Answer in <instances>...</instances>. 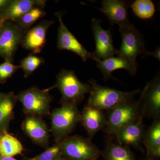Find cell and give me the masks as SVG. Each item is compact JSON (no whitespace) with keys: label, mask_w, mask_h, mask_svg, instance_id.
<instances>
[{"label":"cell","mask_w":160,"mask_h":160,"mask_svg":"<svg viewBox=\"0 0 160 160\" xmlns=\"http://www.w3.org/2000/svg\"><path fill=\"white\" fill-rule=\"evenodd\" d=\"M89 83L90 91L87 106L102 111H107L132 102L135 100V96L141 92L139 89L124 92L102 86L93 79L89 80Z\"/></svg>","instance_id":"obj_1"},{"label":"cell","mask_w":160,"mask_h":160,"mask_svg":"<svg viewBox=\"0 0 160 160\" xmlns=\"http://www.w3.org/2000/svg\"><path fill=\"white\" fill-rule=\"evenodd\" d=\"M54 88H57L61 92V104L67 103L77 106L90 91V85L82 82L73 70L64 69L57 76L54 86L46 89L49 91Z\"/></svg>","instance_id":"obj_2"},{"label":"cell","mask_w":160,"mask_h":160,"mask_svg":"<svg viewBox=\"0 0 160 160\" xmlns=\"http://www.w3.org/2000/svg\"><path fill=\"white\" fill-rule=\"evenodd\" d=\"M51 132L57 143L69 136L78 123L81 122V112L77 106L64 103L53 109L51 114Z\"/></svg>","instance_id":"obj_3"},{"label":"cell","mask_w":160,"mask_h":160,"mask_svg":"<svg viewBox=\"0 0 160 160\" xmlns=\"http://www.w3.org/2000/svg\"><path fill=\"white\" fill-rule=\"evenodd\" d=\"M62 156L69 160H97L102 151L89 138L68 136L59 142Z\"/></svg>","instance_id":"obj_4"},{"label":"cell","mask_w":160,"mask_h":160,"mask_svg":"<svg viewBox=\"0 0 160 160\" xmlns=\"http://www.w3.org/2000/svg\"><path fill=\"white\" fill-rule=\"evenodd\" d=\"M142 117L138 101L123 104L110 110L106 114V125L103 130L109 136L124 126L135 122Z\"/></svg>","instance_id":"obj_5"},{"label":"cell","mask_w":160,"mask_h":160,"mask_svg":"<svg viewBox=\"0 0 160 160\" xmlns=\"http://www.w3.org/2000/svg\"><path fill=\"white\" fill-rule=\"evenodd\" d=\"M49 91L33 86L20 92L16 96L17 101L22 103L25 113L40 117L50 112L52 97Z\"/></svg>","instance_id":"obj_6"},{"label":"cell","mask_w":160,"mask_h":160,"mask_svg":"<svg viewBox=\"0 0 160 160\" xmlns=\"http://www.w3.org/2000/svg\"><path fill=\"white\" fill-rule=\"evenodd\" d=\"M122 42L120 49H118V56L137 66L136 59L141 55L146 56L148 51L141 32L131 23L119 27Z\"/></svg>","instance_id":"obj_7"},{"label":"cell","mask_w":160,"mask_h":160,"mask_svg":"<svg viewBox=\"0 0 160 160\" xmlns=\"http://www.w3.org/2000/svg\"><path fill=\"white\" fill-rule=\"evenodd\" d=\"M141 117L153 120L160 119V76L159 72L149 81L141 91L138 100Z\"/></svg>","instance_id":"obj_8"},{"label":"cell","mask_w":160,"mask_h":160,"mask_svg":"<svg viewBox=\"0 0 160 160\" xmlns=\"http://www.w3.org/2000/svg\"><path fill=\"white\" fill-rule=\"evenodd\" d=\"M24 34L14 22L6 21L0 31V57L6 62L13 63Z\"/></svg>","instance_id":"obj_9"},{"label":"cell","mask_w":160,"mask_h":160,"mask_svg":"<svg viewBox=\"0 0 160 160\" xmlns=\"http://www.w3.org/2000/svg\"><path fill=\"white\" fill-rule=\"evenodd\" d=\"M101 23V20L95 18L92 19L91 27L96 43L95 50L92 54L95 61L106 59L118 53V49L113 46L111 30L103 29Z\"/></svg>","instance_id":"obj_10"},{"label":"cell","mask_w":160,"mask_h":160,"mask_svg":"<svg viewBox=\"0 0 160 160\" xmlns=\"http://www.w3.org/2000/svg\"><path fill=\"white\" fill-rule=\"evenodd\" d=\"M59 21V26L58 31L57 47L60 50H66L74 52L82 58L83 62H86L92 58V54L89 52L70 32L63 22L62 12L55 13Z\"/></svg>","instance_id":"obj_11"},{"label":"cell","mask_w":160,"mask_h":160,"mask_svg":"<svg viewBox=\"0 0 160 160\" xmlns=\"http://www.w3.org/2000/svg\"><path fill=\"white\" fill-rule=\"evenodd\" d=\"M53 21L44 20L26 32L22 40L21 46L33 54L40 53L45 47L46 35Z\"/></svg>","instance_id":"obj_12"},{"label":"cell","mask_w":160,"mask_h":160,"mask_svg":"<svg viewBox=\"0 0 160 160\" xmlns=\"http://www.w3.org/2000/svg\"><path fill=\"white\" fill-rule=\"evenodd\" d=\"M143 118L141 117L135 122L131 123L119 129L112 135L118 143L134 147L142 152L145 151L142 143L145 130Z\"/></svg>","instance_id":"obj_13"},{"label":"cell","mask_w":160,"mask_h":160,"mask_svg":"<svg viewBox=\"0 0 160 160\" xmlns=\"http://www.w3.org/2000/svg\"><path fill=\"white\" fill-rule=\"evenodd\" d=\"M22 129L33 142L42 147L48 146L49 131L46 123L35 116L28 115L22 124Z\"/></svg>","instance_id":"obj_14"},{"label":"cell","mask_w":160,"mask_h":160,"mask_svg":"<svg viewBox=\"0 0 160 160\" xmlns=\"http://www.w3.org/2000/svg\"><path fill=\"white\" fill-rule=\"evenodd\" d=\"M102 8L98 9L108 18L112 25L118 24L119 27L130 24L128 9L129 4L121 0H104Z\"/></svg>","instance_id":"obj_15"},{"label":"cell","mask_w":160,"mask_h":160,"mask_svg":"<svg viewBox=\"0 0 160 160\" xmlns=\"http://www.w3.org/2000/svg\"><path fill=\"white\" fill-rule=\"evenodd\" d=\"M106 115L104 111L87 106L81 112V122L88 134L92 139L96 134L103 130L106 125Z\"/></svg>","instance_id":"obj_16"},{"label":"cell","mask_w":160,"mask_h":160,"mask_svg":"<svg viewBox=\"0 0 160 160\" xmlns=\"http://www.w3.org/2000/svg\"><path fill=\"white\" fill-rule=\"evenodd\" d=\"M46 2V0H12L9 6L0 16L6 21L15 22L35 7L45 8Z\"/></svg>","instance_id":"obj_17"},{"label":"cell","mask_w":160,"mask_h":160,"mask_svg":"<svg viewBox=\"0 0 160 160\" xmlns=\"http://www.w3.org/2000/svg\"><path fill=\"white\" fill-rule=\"evenodd\" d=\"M96 62L98 63V68L102 73L105 81L110 79L117 81L112 73L118 69H125L132 76L135 75L137 70V66L119 56L112 57L103 60H97Z\"/></svg>","instance_id":"obj_18"},{"label":"cell","mask_w":160,"mask_h":160,"mask_svg":"<svg viewBox=\"0 0 160 160\" xmlns=\"http://www.w3.org/2000/svg\"><path fill=\"white\" fill-rule=\"evenodd\" d=\"M142 143L148 158L160 157V119L153 120L152 124L143 136Z\"/></svg>","instance_id":"obj_19"},{"label":"cell","mask_w":160,"mask_h":160,"mask_svg":"<svg viewBox=\"0 0 160 160\" xmlns=\"http://www.w3.org/2000/svg\"><path fill=\"white\" fill-rule=\"evenodd\" d=\"M104 160H136L129 146L113 142L108 139L101 152Z\"/></svg>","instance_id":"obj_20"},{"label":"cell","mask_w":160,"mask_h":160,"mask_svg":"<svg viewBox=\"0 0 160 160\" xmlns=\"http://www.w3.org/2000/svg\"><path fill=\"white\" fill-rule=\"evenodd\" d=\"M17 101L15 95L10 92L0 104V134L8 132Z\"/></svg>","instance_id":"obj_21"},{"label":"cell","mask_w":160,"mask_h":160,"mask_svg":"<svg viewBox=\"0 0 160 160\" xmlns=\"http://www.w3.org/2000/svg\"><path fill=\"white\" fill-rule=\"evenodd\" d=\"M23 147L19 141L8 132L3 135L0 139V156L13 157L22 154Z\"/></svg>","instance_id":"obj_22"},{"label":"cell","mask_w":160,"mask_h":160,"mask_svg":"<svg viewBox=\"0 0 160 160\" xmlns=\"http://www.w3.org/2000/svg\"><path fill=\"white\" fill-rule=\"evenodd\" d=\"M46 14V12L43 7H35L23 15L14 23L21 31L25 33L31 29L36 22L45 17Z\"/></svg>","instance_id":"obj_23"},{"label":"cell","mask_w":160,"mask_h":160,"mask_svg":"<svg viewBox=\"0 0 160 160\" xmlns=\"http://www.w3.org/2000/svg\"><path fill=\"white\" fill-rule=\"evenodd\" d=\"M130 6L134 14L142 19L151 18L155 13V7L151 0H136Z\"/></svg>","instance_id":"obj_24"},{"label":"cell","mask_w":160,"mask_h":160,"mask_svg":"<svg viewBox=\"0 0 160 160\" xmlns=\"http://www.w3.org/2000/svg\"><path fill=\"white\" fill-rule=\"evenodd\" d=\"M43 58L30 53L20 62V68L24 72V77L27 78L45 63Z\"/></svg>","instance_id":"obj_25"},{"label":"cell","mask_w":160,"mask_h":160,"mask_svg":"<svg viewBox=\"0 0 160 160\" xmlns=\"http://www.w3.org/2000/svg\"><path fill=\"white\" fill-rule=\"evenodd\" d=\"M62 157L61 147L59 143L48 148L42 153L26 160H55Z\"/></svg>","instance_id":"obj_26"},{"label":"cell","mask_w":160,"mask_h":160,"mask_svg":"<svg viewBox=\"0 0 160 160\" xmlns=\"http://www.w3.org/2000/svg\"><path fill=\"white\" fill-rule=\"evenodd\" d=\"M19 69V66H16L10 62L5 61L0 64V83L6 82Z\"/></svg>","instance_id":"obj_27"},{"label":"cell","mask_w":160,"mask_h":160,"mask_svg":"<svg viewBox=\"0 0 160 160\" xmlns=\"http://www.w3.org/2000/svg\"><path fill=\"white\" fill-rule=\"evenodd\" d=\"M12 0H0V15L6 10Z\"/></svg>","instance_id":"obj_28"},{"label":"cell","mask_w":160,"mask_h":160,"mask_svg":"<svg viewBox=\"0 0 160 160\" xmlns=\"http://www.w3.org/2000/svg\"><path fill=\"white\" fill-rule=\"evenodd\" d=\"M146 56H152L156 58L157 59L160 61V47H158L157 49L154 51L150 52H147Z\"/></svg>","instance_id":"obj_29"},{"label":"cell","mask_w":160,"mask_h":160,"mask_svg":"<svg viewBox=\"0 0 160 160\" xmlns=\"http://www.w3.org/2000/svg\"><path fill=\"white\" fill-rule=\"evenodd\" d=\"M9 95V93H4L0 92V104Z\"/></svg>","instance_id":"obj_30"},{"label":"cell","mask_w":160,"mask_h":160,"mask_svg":"<svg viewBox=\"0 0 160 160\" xmlns=\"http://www.w3.org/2000/svg\"><path fill=\"white\" fill-rule=\"evenodd\" d=\"M0 160H18L13 157H4L0 156Z\"/></svg>","instance_id":"obj_31"},{"label":"cell","mask_w":160,"mask_h":160,"mask_svg":"<svg viewBox=\"0 0 160 160\" xmlns=\"http://www.w3.org/2000/svg\"><path fill=\"white\" fill-rule=\"evenodd\" d=\"M5 22H6V21L0 16V31L2 28L3 25H4Z\"/></svg>","instance_id":"obj_32"},{"label":"cell","mask_w":160,"mask_h":160,"mask_svg":"<svg viewBox=\"0 0 160 160\" xmlns=\"http://www.w3.org/2000/svg\"><path fill=\"white\" fill-rule=\"evenodd\" d=\"M55 160H69L68 159H66V158H64V157H63L62 156V157H61L58 158L57 159H56Z\"/></svg>","instance_id":"obj_33"},{"label":"cell","mask_w":160,"mask_h":160,"mask_svg":"<svg viewBox=\"0 0 160 160\" xmlns=\"http://www.w3.org/2000/svg\"><path fill=\"white\" fill-rule=\"evenodd\" d=\"M145 160H158V159L150 158H146Z\"/></svg>","instance_id":"obj_34"},{"label":"cell","mask_w":160,"mask_h":160,"mask_svg":"<svg viewBox=\"0 0 160 160\" xmlns=\"http://www.w3.org/2000/svg\"><path fill=\"white\" fill-rule=\"evenodd\" d=\"M3 134H0V139H1V138L2 137Z\"/></svg>","instance_id":"obj_35"}]
</instances>
